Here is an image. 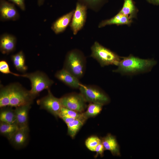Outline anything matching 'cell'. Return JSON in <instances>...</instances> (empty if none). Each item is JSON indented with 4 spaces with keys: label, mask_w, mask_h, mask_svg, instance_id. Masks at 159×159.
<instances>
[{
    "label": "cell",
    "mask_w": 159,
    "mask_h": 159,
    "mask_svg": "<svg viewBox=\"0 0 159 159\" xmlns=\"http://www.w3.org/2000/svg\"><path fill=\"white\" fill-rule=\"evenodd\" d=\"M11 58L14 67L18 71L24 72L27 70V67L25 64V55L22 51H20L12 55Z\"/></svg>",
    "instance_id": "obj_19"
},
{
    "label": "cell",
    "mask_w": 159,
    "mask_h": 159,
    "mask_svg": "<svg viewBox=\"0 0 159 159\" xmlns=\"http://www.w3.org/2000/svg\"><path fill=\"white\" fill-rule=\"evenodd\" d=\"M45 0H37V3L39 6H42L44 4Z\"/></svg>",
    "instance_id": "obj_32"
},
{
    "label": "cell",
    "mask_w": 159,
    "mask_h": 159,
    "mask_svg": "<svg viewBox=\"0 0 159 159\" xmlns=\"http://www.w3.org/2000/svg\"><path fill=\"white\" fill-rule=\"evenodd\" d=\"M14 4L17 5L21 10L24 11L25 10L26 7L25 0H8Z\"/></svg>",
    "instance_id": "obj_29"
},
{
    "label": "cell",
    "mask_w": 159,
    "mask_h": 159,
    "mask_svg": "<svg viewBox=\"0 0 159 159\" xmlns=\"http://www.w3.org/2000/svg\"><path fill=\"white\" fill-rule=\"evenodd\" d=\"M79 89L80 93L86 102L99 103L104 105L107 104L110 101L107 94L96 86L81 84Z\"/></svg>",
    "instance_id": "obj_5"
},
{
    "label": "cell",
    "mask_w": 159,
    "mask_h": 159,
    "mask_svg": "<svg viewBox=\"0 0 159 159\" xmlns=\"http://www.w3.org/2000/svg\"><path fill=\"white\" fill-rule=\"evenodd\" d=\"M16 38L14 35L4 33L0 37V50L3 54H8L15 49Z\"/></svg>",
    "instance_id": "obj_13"
},
{
    "label": "cell",
    "mask_w": 159,
    "mask_h": 159,
    "mask_svg": "<svg viewBox=\"0 0 159 159\" xmlns=\"http://www.w3.org/2000/svg\"><path fill=\"white\" fill-rule=\"evenodd\" d=\"M131 22V18L119 12L113 17L102 21L99 24L98 27L101 28L111 25H129Z\"/></svg>",
    "instance_id": "obj_16"
},
{
    "label": "cell",
    "mask_w": 159,
    "mask_h": 159,
    "mask_svg": "<svg viewBox=\"0 0 159 159\" xmlns=\"http://www.w3.org/2000/svg\"><path fill=\"white\" fill-rule=\"evenodd\" d=\"M55 75L57 79L73 88L79 89L81 84L79 79L63 68L57 71Z\"/></svg>",
    "instance_id": "obj_14"
},
{
    "label": "cell",
    "mask_w": 159,
    "mask_h": 159,
    "mask_svg": "<svg viewBox=\"0 0 159 159\" xmlns=\"http://www.w3.org/2000/svg\"><path fill=\"white\" fill-rule=\"evenodd\" d=\"M91 50V57L95 59L102 67L112 65L117 66L121 59L116 53L97 41L92 46Z\"/></svg>",
    "instance_id": "obj_3"
},
{
    "label": "cell",
    "mask_w": 159,
    "mask_h": 159,
    "mask_svg": "<svg viewBox=\"0 0 159 159\" xmlns=\"http://www.w3.org/2000/svg\"><path fill=\"white\" fill-rule=\"evenodd\" d=\"M86 120L85 119H76L67 124L68 134L72 138L75 137Z\"/></svg>",
    "instance_id": "obj_22"
},
{
    "label": "cell",
    "mask_w": 159,
    "mask_h": 159,
    "mask_svg": "<svg viewBox=\"0 0 159 159\" xmlns=\"http://www.w3.org/2000/svg\"><path fill=\"white\" fill-rule=\"evenodd\" d=\"M12 90L9 106L16 107L31 104L35 98L28 91L18 83L11 84Z\"/></svg>",
    "instance_id": "obj_6"
},
{
    "label": "cell",
    "mask_w": 159,
    "mask_h": 159,
    "mask_svg": "<svg viewBox=\"0 0 159 159\" xmlns=\"http://www.w3.org/2000/svg\"><path fill=\"white\" fill-rule=\"evenodd\" d=\"M19 127L17 125L0 121V133L9 141Z\"/></svg>",
    "instance_id": "obj_20"
},
{
    "label": "cell",
    "mask_w": 159,
    "mask_h": 159,
    "mask_svg": "<svg viewBox=\"0 0 159 159\" xmlns=\"http://www.w3.org/2000/svg\"><path fill=\"white\" fill-rule=\"evenodd\" d=\"M60 118H61L66 124L77 119L64 116L61 117Z\"/></svg>",
    "instance_id": "obj_31"
},
{
    "label": "cell",
    "mask_w": 159,
    "mask_h": 159,
    "mask_svg": "<svg viewBox=\"0 0 159 159\" xmlns=\"http://www.w3.org/2000/svg\"><path fill=\"white\" fill-rule=\"evenodd\" d=\"M28 126L19 128L9 140L12 146L16 149H20L25 146L29 138Z\"/></svg>",
    "instance_id": "obj_11"
},
{
    "label": "cell",
    "mask_w": 159,
    "mask_h": 159,
    "mask_svg": "<svg viewBox=\"0 0 159 159\" xmlns=\"http://www.w3.org/2000/svg\"><path fill=\"white\" fill-rule=\"evenodd\" d=\"M155 4H159V0H151Z\"/></svg>",
    "instance_id": "obj_33"
},
{
    "label": "cell",
    "mask_w": 159,
    "mask_h": 159,
    "mask_svg": "<svg viewBox=\"0 0 159 159\" xmlns=\"http://www.w3.org/2000/svg\"><path fill=\"white\" fill-rule=\"evenodd\" d=\"M86 65L84 53L79 49H73L67 53L63 68L79 80L84 74Z\"/></svg>",
    "instance_id": "obj_2"
},
{
    "label": "cell",
    "mask_w": 159,
    "mask_h": 159,
    "mask_svg": "<svg viewBox=\"0 0 159 159\" xmlns=\"http://www.w3.org/2000/svg\"><path fill=\"white\" fill-rule=\"evenodd\" d=\"M21 77L27 78L30 81L31 88L29 92L35 98L43 90H49L54 83L47 75L39 71L22 74Z\"/></svg>",
    "instance_id": "obj_4"
},
{
    "label": "cell",
    "mask_w": 159,
    "mask_h": 159,
    "mask_svg": "<svg viewBox=\"0 0 159 159\" xmlns=\"http://www.w3.org/2000/svg\"><path fill=\"white\" fill-rule=\"evenodd\" d=\"M12 107L7 106L1 108L0 121L17 125L15 110Z\"/></svg>",
    "instance_id": "obj_18"
},
{
    "label": "cell",
    "mask_w": 159,
    "mask_h": 159,
    "mask_svg": "<svg viewBox=\"0 0 159 159\" xmlns=\"http://www.w3.org/2000/svg\"><path fill=\"white\" fill-rule=\"evenodd\" d=\"M74 12L73 9L58 18L52 24L51 29L56 34L63 32L70 25Z\"/></svg>",
    "instance_id": "obj_12"
},
{
    "label": "cell",
    "mask_w": 159,
    "mask_h": 159,
    "mask_svg": "<svg viewBox=\"0 0 159 159\" xmlns=\"http://www.w3.org/2000/svg\"><path fill=\"white\" fill-rule=\"evenodd\" d=\"M101 140L105 150H109L113 155H120L119 146L114 136L108 134Z\"/></svg>",
    "instance_id": "obj_17"
},
{
    "label": "cell",
    "mask_w": 159,
    "mask_h": 159,
    "mask_svg": "<svg viewBox=\"0 0 159 159\" xmlns=\"http://www.w3.org/2000/svg\"><path fill=\"white\" fill-rule=\"evenodd\" d=\"M48 94L37 101L41 109H44L51 114L55 117H59L62 108L63 107L60 98L54 97L50 90H48Z\"/></svg>",
    "instance_id": "obj_8"
},
{
    "label": "cell",
    "mask_w": 159,
    "mask_h": 159,
    "mask_svg": "<svg viewBox=\"0 0 159 159\" xmlns=\"http://www.w3.org/2000/svg\"><path fill=\"white\" fill-rule=\"evenodd\" d=\"M106 0H77V1L85 6L89 9L98 11Z\"/></svg>",
    "instance_id": "obj_24"
},
{
    "label": "cell",
    "mask_w": 159,
    "mask_h": 159,
    "mask_svg": "<svg viewBox=\"0 0 159 159\" xmlns=\"http://www.w3.org/2000/svg\"><path fill=\"white\" fill-rule=\"evenodd\" d=\"M82 113H80L62 107L59 117L64 116L77 119H85L87 120L83 116Z\"/></svg>",
    "instance_id": "obj_26"
},
{
    "label": "cell",
    "mask_w": 159,
    "mask_h": 159,
    "mask_svg": "<svg viewBox=\"0 0 159 159\" xmlns=\"http://www.w3.org/2000/svg\"><path fill=\"white\" fill-rule=\"evenodd\" d=\"M12 90V84L1 87L0 90V108L9 106Z\"/></svg>",
    "instance_id": "obj_21"
},
{
    "label": "cell",
    "mask_w": 159,
    "mask_h": 159,
    "mask_svg": "<svg viewBox=\"0 0 159 159\" xmlns=\"http://www.w3.org/2000/svg\"><path fill=\"white\" fill-rule=\"evenodd\" d=\"M31 104H27L15 107L17 125L19 128L28 126V114Z\"/></svg>",
    "instance_id": "obj_15"
},
{
    "label": "cell",
    "mask_w": 159,
    "mask_h": 159,
    "mask_svg": "<svg viewBox=\"0 0 159 159\" xmlns=\"http://www.w3.org/2000/svg\"><path fill=\"white\" fill-rule=\"evenodd\" d=\"M136 10L132 0H124L122 8L119 12L132 18Z\"/></svg>",
    "instance_id": "obj_25"
},
{
    "label": "cell",
    "mask_w": 159,
    "mask_h": 159,
    "mask_svg": "<svg viewBox=\"0 0 159 159\" xmlns=\"http://www.w3.org/2000/svg\"><path fill=\"white\" fill-rule=\"evenodd\" d=\"M101 142V140L96 136L92 135L88 137L85 142L86 147L90 150L95 151L97 146Z\"/></svg>",
    "instance_id": "obj_27"
},
{
    "label": "cell",
    "mask_w": 159,
    "mask_h": 159,
    "mask_svg": "<svg viewBox=\"0 0 159 159\" xmlns=\"http://www.w3.org/2000/svg\"><path fill=\"white\" fill-rule=\"evenodd\" d=\"M105 150L104 146L101 142L96 148L95 152L97 153L95 155V157L99 155L101 157H103Z\"/></svg>",
    "instance_id": "obj_30"
},
{
    "label": "cell",
    "mask_w": 159,
    "mask_h": 159,
    "mask_svg": "<svg viewBox=\"0 0 159 159\" xmlns=\"http://www.w3.org/2000/svg\"><path fill=\"white\" fill-rule=\"evenodd\" d=\"M0 71L4 74H11L15 76L21 77V74L14 73L11 72L9 69V65L7 62L4 60L0 61Z\"/></svg>",
    "instance_id": "obj_28"
},
{
    "label": "cell",
    "mask_w": 159,
    "mask_h": 159,
    "mask_svg": "<svg viewBox=\"0 0 159 159\" xmlns=\"http://www.w3.org/2000/svg\"><path fill=\"white\" fill-rule=\"evenodd\" d=\"M19 18V14L14 4L6 0H0L1 21H16Z\"/></svg>",
    "instance_id": "obj_10"
},
{
    "label": "cell",
    "mask_w": 159,
    "mask_h": 159,
    "mask_svg": "<svg viewBox=\"0 0 159 159\" xmlns=\"http://www.w3.org/2000/svg\"><path fill=\"white\" fill-rule=\"evenodd\" d=\"M87 9L85 6L77 1L69 25L74 35H76L84 27L86 21Z\"/></svg>",
    "instance_id": "obj_9"
},
{
    "label": "cell",
    "mask_w": 159,
    "mask_h": 159,
    "mask_svg": "<svg viewBox=\"0 0 159 159\" xmlns=\"http://www.w3.org/2000/svg\"><path fill=\"white\" fill-rule=\"evenodd\" d=\"M157 63L153 59H143L130 55L122 57L117 68L113 72L129 75L143 73L150 71Z\"/></svg>",
    "instance_id": "obj_1"
},
{
    "label": "cell",
    "mask_w": 159,
    "mask_h": 159,
    "mask_svg": "<svg viewBox=\"0 0 159 159\" xmlns=\"http://www.w3.org/2000/svg\"><path fill=\"white\" fill-rule=\"evenodd\" d=\"M60 98L63 107L80 113H82L86 108L87 102L80 93H69Z\"/></svg>",
    "instance_id": "obj_7"
},
{
    "label": "cell",
    "mask_w": 159,
    "mask_h": 159,
    "mask_svg": "<svg viewBox=\"0 0 159 159\" xmlns=\"http://www.w3.org/2000/svg\"><path fill=\"white\" fill-rule=\"evenodd\" d=\"M103 105L99 103H90L87 106V110L82 113L83 116L87 120L96 116L101 112Z\"/></svg>",
    "instance_id": "obj_23"
}]
</instances>
